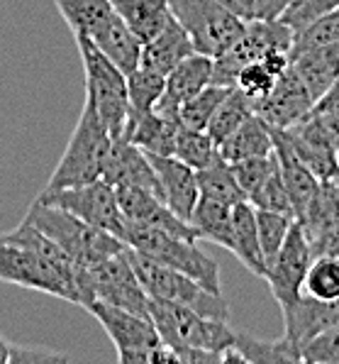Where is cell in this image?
Listing matches in <instances>:
<instances>
[{
	"instance_id": "25",
	"label": "cell",
	"mask_w": 339,
	"mask_h": 364,
	"mask_svg": "<svg viewBox=\"0 0 339 364\" xmlns=\"http://www.w3.org/2000/svg\"><path fill=\"white\" fill-rule=\"evenodd\" d=\"M291 66L305 83L310 96L320 100L339 78V42L300 52L291 59Z\"/></svg>"
},
{
	"instance_id": "52",
	"label": "cell",
	"mask_w": 339,
	"mask_h": 364,
	"mask_svg": "<svg viewBox=\"0 0 339 364\" xmlns=\"http://www.w3.org/2000/svg\"><path fill=\"white\" fill-rule=\"evenodd\" d=\"M337 176H339V147H337Z\"/></svg>"
},
{
	"instance_id": "50",
	"label": "cell",
	"mask_w": 339,
	"mask_h": 364,
	"mask_svg": "<svg viewBox=\"0 0 339 364\" xmlns=\"http://www.w3.org/2000/svg\"><path fill=\"white\" fill-rule=\"evenodd\" d=\"M318 255H339V230H335L325 242L320 245Z\"/></svg>"
},
{
	"instance_id": "1",
	"label": "cell",
	"mask_w": 339,
	"mask_h": 364,
	"mask_svg": "<svg viewBox=\"0 0 339 364\" xmlns=\"http://www.w3.org/2000/svg\"><path fill=\"white\" fill-rule=\"evenodd\" d=\"M76 272L79 264L32 223L0 235V282L79 304Z\"/></svg>"
},
{
	"instance_id": "10",
	"label": "cell",
	"mask_w": 339,
	"mask_h": 364,
	"mask_svg": "<svg viewBox=\"0 0 339 364\" xmlns=\"http://www.w3.org/2000/svg\"><path fill=\"white\" fill-rule=\"evenodd\" d=\"M169 8L174 20L188 32L196 52L213 59L227 52L247 25V20L220 0H169Z\"/></svg>"
},
{
	"instance_id": "27",
	"label": "cell",
	"mask_w": 339,
	"mask_h": 364,
	"mask_svg": "<svg viewBox=\"0 0 339 364\" xmlns=\"http://www.w3.org/2000/svg\"><path fill=\"white\" fill-rule=\"evenodd\" d=\"M232 255L242 262L252 274L264 279L266 262L259 247V232H257V210L249 200L232 205Z\"/></svg>"
},
{
	"instance_id": "36",
	"label": "cell",
	"mask_w": 339,
	"mask_h": 364,
	"mask_svg": "<svg viewBox=\"0 0 339 364\" xmlns=\"http://www.w3.org/2000/svg\"><path fill=\"white\" fill-rule=\"evenodd\" d=\"M303 294L318 301H339V255H315L305 274Z\"/></svg>"
},
{
	"instance_id": "3",
	"label": "cell",
	"mask_w": 339,
	"mask_h": 364,
	"mask_svg": "<svg viewBox=\"0 0 339 364\" xmlns=\"http://www.w3.org/2000/svg\"><path fill=\"white\" fill-rule=\"evenodd\" d=\"M25 220L37 225L44 235H49L71 257V262L79 267L96 264V262L105 259V257L120 255L127 247L115 235L88 225L86 220L71 215L69 210L54 208V205H47L37 198L30 205V210H27Z\"/></svg>"
},
{
	"instance_id": "33",
	"label": "cell",
	"mask_w": 339,
	"mask_h": 364,
	"mask_svg": "<svg viewBox=\"0 0 339 364\" xmlns=\"http://www.w3.org/2000/svg\"><path fill=\"white\" fill-rule=\"evenodd\" d=\"M54 5L71 32L83 37H91L110 15H115L110 0H54Z\"/></svg>"
},
{
	"instance_id": "19",
	"label": "cell",
	"mask_w": 339,
	"mask_h": 364,
	"mask_svg": "<svg viewBox=\"0 0 339 364\" xmlns=\"http://www.w3.org/2000/svg\"><path fill=\"white\" fill-rule=\"evenodd\" d=\"M213 57H205V54H191L181 61L179 66L166 74V86L161 93L159 103L154 105V110L166 117H176L179 120V108L183 100L196 96L200 88L210 86L213 83Z\"/></svg>"
},
{
	"instance_id": "14",
	"label": "cell",
	"mask_w": 339,
	"mask_h": 364,
	"mask_svg": "<svg viewBox=\"0 0 339 364\" xmlns=\"http://www.w3.org/2000/svg\"><path fill=\"white\" fill-rule=\"evenodd\" d=\"M252 105H254V113L264 117L271 127L286 130V127L298 125L300 120H305V117L313 113L315 98L310 96L305 83L300 81L296 69L288 66L276 78V86L269 91V96H264Z\"/></svg>"
},
{
	"instance_id": "38",
	"label": "cell",
	"mask_w": 339,
	"mask_h": 364,
	"mask_svg": "<svg viewBox=\"0 0 339 364\" xmlns=\"http://www.w3.org/2000/svg\"><path fill=\"white\" fill-rule=\"evenodd\" d=\"M230 93V88L225 86H210L200 88L196 96H191L188 100H183L179 108V120L183 127H193V130H205L210 122V117L218 110V105L225 100V96Z\"/></svg>"
},
{
	"instance_id": "17",
	"label": "cell",
	"mask_w": 339,
	"mask_h": 364,
	"mask_svg": "<svg viewBox=\"0 0 339 364\" xmlns=\"http://www.w3.org/2000/svg\"><path fill=\"white\" fill-rule=\"evenodd\" d=\"M103 178L115 188L122 186H132V188H144V191L161 196V183L159 176L154 171L152 161H149V154L142 152L137 144L127 142V139H113L110 144L108 159H105V169H103Z\"/></svg>"
},
{
	"instance_id": "12",
	"label": "cell",
	"mask_w": 339,
	"mask_h": 364,
	"mask_svg": "<svg viewBox=\"0 0 339 364\" xmlns=\"http://www.w3.org/2000/svg\"><path fill=\"white\" fill-rule=\"evenodd\" d=\"M37 200L54 208H64L71 215L86 220L88 225L100 228V230L115 235L118 240L125 242V215L118 203V191L110 186L105 178L91 183H81V186L57 188V191H42Z\"/></svg>"
},
{
	"instance_id": "6",
	"label": "cell",
	"mask_w": 339,
	"mask_h": 364,
	"mask_svg": "<svg viewBox=\"0 0 339 364\" xmlns=\"http://www.w3.org/2000/svg\"><path fill=\"white\" fill-rule=\"evenodd\" d=\"M127 259H130L149 299L193 308L200 316L213 318V321H230V306L222 299V294H213L188 274L176 272V269L159 264L154 259H147V257L137 255L130 247H127Z\"/></svg>"
},
{
	"instance_id": "22",
	"label": "cell",
	"mask_w": 339,
	"mask_h": 364,
	"mask_svg": "<svg viewBox=\"0 0 339 364\" xmlns=\"http://www.w3.org/2000/svg\"><path fill=\"white\" fill-rule=\"evenodd\" d=\"M179 127H181V120L166 117V115L157 113V110H149V113H144V115L127 117L122 139L137 144V147L147 154L174 156Z\"/></svg>"
},
{
	"instance_id": "40",
	"label": "cell",
	"mask_w": 339,
	"mask_h": 364,
	"mask_svg": "<svg viewBox=\"0 0 339 364\" xmlns=\"http://www.w3.org/2000/svg\"><path fill=\"white\" fill-rule=\"evenodd\" d=\"M230 164L232 171H235L237 183H240V188L244 191V198H249L271 173L279 169V159H276L274 152L264 156H247V159L230 161Z\"/></svg>"
},
{
	"instance_id": "8",
	"label": "cell",
	"mask_w": 339,
	"mask_h": 364,
	"mask_svg": "<svg viewBox=\"0 0 339 364\" xmlns=\"http://www.w3.org/2000/svg\"><path fill=\"white\" fill-rule=\"evenodd\" d=\"M76 289H79V306L83 308L93 301H103L140 316H149V296L127 259V247L120 255L105 257L96 264L79 267Z\"/></svg>"
},
{
	"instance_id": "51",
	"label": "cell",
	"mask_w": 339,
	"mask_h": 364,
	"mask_svg": "<svg viewBox=\"0 0 339 364\" xmlns=\"http://www.w3.org/2000/svg\"><path fill=\"white\" fill-rule=\"evenodd\" d=\"M13 343H8V340L0 335V364H10V360H13Z\"/></svg>"
},
{
	"instance_id": "28",
	"label": "cell",
	"mask_w": 339,
	"mask_h": 364,
	"mask_svg": "<svg viewBox=\"0 0 339 364\" xmlns=\"http://www.w3.org/2000/svg\"><path fill=\"white\" fill-rule=\"evenodd\" d=\"M220 154L227 161H240L247 156H264L274 152V130L261 115L252 113L220 144Z\"/></svg>"
},
{
	"instance_id": "42",
	"label": "cell",
	"mask_w": 339,
	"mask_h": 364,
	"mask_svg": "<svg viewBox=\"0 0 339 364\" xmlns=\"http://www.w3.org/2000/svg\"><path fill=\"white\" fill-rule=\"evenodd\" d=\"M247 200L254 205V208L286 213V215L296 218V213H293V205H291V198H288V191H286V183H283L279 169L271 173V176L266 178V181L261 183V186L252 196H249Z\"/></svg>"
},
{
	"instance_id": "24",
	"label": "cell",
	"mask_w": 339,
	"mask_h": 364,
	"mask_svg": "<svg viewBox=\"0 0 339 364\" xmlns=\"http://www.w3.org/2000/svg\"><path fill=\"white\" fill-rule=\"evenodd\" d=\"M88 39H91V42L96 44L100 52L113 61L125 76L132 74V71L142 64L140 37L125 25V20H122L118 13L110 15V18L105 20Z\"/></svg>"
},
{
	"instance_id": "2",
	"label": "cell",
	"mask_w": 339,
	"mask_h": 364,
	"mask_svg": "<svg viewBox=\"0 0 339 364\" xmlns=\"http://www.w3.org/2000/svg\"><path fill=\"white\" fill-rule=\"evenodd\" d=\"M125 245L130 250H135L137 255L147 257V259H154L159 264L188 274L213 294H222L220 264L198 247L196 240L176 237V235H169L159 230V228L127 220Z\"/></svg>"
},
{
	"instance_id": "7",
	"label": "cell",
	"mask_w": 339,
	"mask_h": 364,
	"mask_svg": "<svg viewBox=\"0 0 339 364\" xmlns=\"http://www.w3.org/2000/svg\"><path fill=\"white\" fill-rule=\"evenodd\" d=\"M113 137L98 120L96 110L91 105H83L81 117L76 122V130L71 134L66 152L59 159L52 178L47 181L44 191H57V188L81 186L103 178L105 159H108Z\"/></svg>"
},
{
	"instance_id": "44",
	"label": "cell",
	"mask_w": 339,
	"mask_h": 364,
	"mask_svg": "<svg viewBox=\"0 0 339 364\" xmlns=\"http://www.w3.org/2000/svg\"><path fill=\"white\" fill-rule=\"evenodd\" d=\"M276 78L279 76H276L264 61H252V64H247L240 74H237L235 88H240L252 103H257V100H261L264 96H269V91L276 86Z\"/></svg>"
},
{
	"instance_id": "31",
	"label": "cell",
	"mask_w": 339,
	"mask_h": 364,
	"mask_svg": "<svg viewBox=\"0 0 339 364\" xmlns=\"http://www.w3.org/2000/svg\"><path fill=\"white\" fill-rule=\"evenodd\" d=\"M235 347L242 355V362L252 364H291L303 362V352L298 345L283 335L281 340H259L254 335L235 330Z\"/></svg>"
},
{
	"instance_id": "5",
	"label": "cell",
	"mask_w": 339,
	"mask_h": 364,
	"mask_svg": "<svg viewBox=\"0 0 339 364\" xmlns=\"http://www.w3.org/2000/svg\"><path fill=\"white\" fill-rule=\"evenodd\" d=\"M86 311L103 326L108 338L118 350L120 364H159V362H179L176 352L161 343L159 330L149 316L125 311V308L93 301Z\"/></svg>"
},
{
	"instance_id": "45",
	"label": "cell",
	"mask_w": 339,
	"mask_h": 364,
	"mask_svg": "<svg viewBox=\"0 0 339 364\" xmlns=\"http://www.w3.org/2000/svg\"><path fill=\"white\" fill-rule=\"evenodd\" d=\"M303 362L310 364H339V326L325 330L303 347Z\"/></svg>"
},
{
	"instance_id": "15",
	"label": "cell",
	"mask_w": 339,
	"mask_h": 364,
	"mask_svg": "<svg viewBox=\"0 0 339 364\" xmlns=\"http://www.w3.org/2000/svg\"><path fill=\"white\" fill-rule=\"evenodd\" d=\"M281 132L286 134V139L291 142V147L296 149V154L305 161V166H308L320 181L337 176L339 144H337V139L320 125V120L313 113L305 117V120H300L298 125H291Z\"/></svg>"
},
{
	"instance_id": "41",
	"label": "cell",
	"mask_w": 339,
	"mask_h": 364,
	"mask_svg": "<svg viewBox=\"0 0 339 364\" xmlns=\"http://www.w3.org/2000/svg\"><path fill=\"white\" fill-rule=\"evenodd\" d=\"M335 42H339V8H335L327 15H322L320 20H315L313 25H308L303 32H298L296 39H293L291 59L300 52H308V49L325 47V44H335Z\"/></svg>"
},
{
	"instance_id": "18",
	"label": "cell",
	"mask_w": 339,
	"mask_h": 364,
	"mask_svg": "<svg viewBox=\"0 0 339 364\" xmlns=\"http://www.w3.org/2000/svg\"><path fill=\"white\" fill-rule=\"evenodd\" d=\"M115 191H118V203L122 208L125 220L159 228V230L176 235V237L196 240L198 242V235L191 228V223L181 220V218L164 203V198H159L157 193L144 191V188H132V186H122V188H115Z\"/></svg>"
},
{
	"instance_id": "43",
	"label": "cell",
	"mask_w": 339,
	"mask_h": 364,
	"mask_svg": "<svg viewBox=\"0 0 339 364\" xmlns=\"http://www.w3.org/2000/svg\"><path fill=\"white\" fill-rule=\"evenodd\" d=\"M335 8H339V0H296L291 3L281 15V22H286L293 32H303L308 25H313L315 20H320L322 15L332 13Z\"/></svg>"
},
{
	"instance_id": "35",
	"label": "cell",
	"mask_w": 339,
	"mask_h": 364,
	"mask_svg": "<svg viewBox=\"0 0 339 364\" xmlns=\"http://www.w3.org/2000/svg\"><path fill=\"white\" fill-rule=\"evenodd\" d=\"M166 86V76L149 66H137L132 74H127V98H130V117L144 115L154 110Z\"/></svg>"
},
{
	"instance_id": "49",
	"label": "cell",
	"mask_w": 339,
	"mask_h": 364,
	"mask_svg": "<svg viewBox=\"0 0 339 364\" xmlns=\"http://www.w3.org/2000/svg\"><path fill=\"white\" fill-rule=\"evenodd\" d=\"M222 5L232 10L235 15H240L242 20H257L259 0H220Z\"/></svg>"
},
{
	"instance_id": "11",
	"label": "cell",
	"mask_w": 339,
	"mask_h": 364,
	"mask_svg": "<svg viewBox=\"0 0 339 364\" xmlns=\"http://www.w3.org/2000/svg\"><path fill=\"white\" fill-rule=\"evenodd\" d=\"M296 32L281 20H247L244 32L237 37L227 52L213 61V83L215 86L235 88L237 74L252 61H261L274 52L293 54Z\"/></svg>"
},
{
	"instance_id": "4",
	"label": "cell",
	"mask_w": 339,
	"mask_h": 364,
	"mask_svg": "<svg viewBox=\"0 0 339 364\" xmlns=\"http://www.w3.org/2000/svg\"><path fill=\"white\" fill-rule=\"evenodd\" d=\"M79 44L83 74H86V103L96 110L98 120L113 139L122 137L130 117L127 76L83 35H74Z\"/></svg>"
},
{
	"instance_id": "16",
	"label": "cell",
	"mask_w": 339,
	"mask_h": 364,
	"mask_svg": "<svg viewBox=\"0 0 339 364\" xmlns=\"http://www.w3.org/2000/svg\"><path fill=\"white\" fill-rule=\"evenodd\" d=\"M283 313V335L293 345L303 347L322 335L325 330L339 326V301H318L303 294L300 299L281 306Z\"/></svg>"
},
{
	"instance_id": "47",
	"label": "cell",
	"mask_w": 339,
	"mask_h": 364,
	"mask_svg": "<svg viewBox=\"0 0 339 364\" xmlns=\"http://www.w3.org/2000/svg\"><path fill=\"white\" fill-rule=\"evenodd\" d=\"M35 362H66V355H59V352H35L22 345L13 347V360H10V364H35Z\"/></svg>"
},
{
	"instance_id": "13",
	"label": "cell",
	"mask_w": 339,
	"mask_h": 364,
	"mask_svg": "<svg viewBox=\"0 0 339 364\" xmlns=\"http://www.w3.org/2000/svg\"><path fill=\"white\" fill-rule=\"evenodd\" d=\"M313 259H315V252H313V245H310L308 235H305L303 225H300L298 220H293L279 255L266 267V274H264L276 304L286 306L303 296L305 274H308V267Z\"/></svg>"
},
{
	"instance_id": "30",
	"label": "cell",
	"mask_w": 339,
	"mask_h": 364,
	"mask_svg": "<svg viewBox=\"0 0 339 364\" xmlns=\"http://www.w3.org/2000/svg\"><path fill=\"white\" fill-rule=\"evenodd\" d=\"M191 228L198 240H208L225 250H232V205L200 196L191 213Z\"/></svg>"
},
{
	"instance_id": "48",
	"label": "cell",
	"mask_w": 339,
	"mask_h": 364,
	"mask_svg": "<svg viewBox=\"0 0 339 364\" xmlns=\"http://www.w3.org/2000/svg\"><path fill=\"white\" fill-rule=\"evenodd\" d=\"M291 3H296V0H259L257 20H279Z\"/></svg>"
},
{
	"instance_id": "37",
	"label": "cell",
	"mask_w": 339,
	"mask_h": 364,
	"mask_svg": "<svg viewBox=\"0 0 339 364\" xmlns=\"http://www.w3.org/2000/svg\"><path fill=\"white\" fill-rule=\"evenodd\" d=\"M220 154L218 144L213 142L205 130H193V127H179V134H176V147H174V156L181 159L183 164H188L191 169H205L208 164H213V159Z\"/></svg>"
},
{
	"instance_id": "23",
	"label": "cell",
	"mask_w": 339,
	"mask_h": 364,
	"mask_svg": "<svg viewBox=\"0 0 339 364\" xmlns=\"http://www.w3.org/2000/svg\"><path fill=\"white\" fill-rule=\"evenodd\" d=\"M298 223L303 225L310 245H313V252L318 255L320 245L335 230H339V176L320 181L318 191L303 215L298 218Z\"/></svg>"
},
{
	"instance_id": "9",
	"label": "cell",
	"mask_w": 339,
	"mask_h": 364,
	"mask_svg": "<svg viewBox=\"0 0 339 364\" xmlns=\"http://www.w3.org/2000/svg\"><path fill=\"white\" fill-rule=\"evenodd\" d=\"M149 318L159 330V338L174 352L186 347H203L210 352H222L235 345V330L227 326V321H213L196 313L193 308L166 304V301L149 299Z\"/></svg>"
},
{
	"instance_id": "34",
	"label": "cell",
	"mask_w": 339,
	"mask_h": 364,
	"mask_svg": "<svg viewBox=\"0 0 339 364\" xmlns=\"http://www.w3.org/2000/svg\"><path fill=\"white\" fill-rule=\"evenodd\" d=\"M252 113H254L252 100L244 96L240 88H230V93H227L225 100H222L218 105V110L213 113V117H210L205 132H208L210 137H213V142L220 147Z\"/></svg>"
},
{
	"instance_id": "29",
	"label": "cell",
	"mask_w": 339,
	"mask_h": 364,
	"mask_svg": "<svg viewBox=\"0 0 339 364\" xmlns=\"http://www.w3.org/2000/svg\"><path fill=\"white\" fill-rule=\"evenodd\" d=\"M110 3L142 44L157 37L174 18L169 0H110Z\"/></svg>"
},
{
	"instance_id": "26",
	"label": "cell",
	"mask_w": 339,
	"mask_h": 364,
	"mask_svg": "<svg viewBox=\"0 0 339 364\" xmlns=\"http://www.w3.org/2000/svg\"><path fill=\"white\" fill-rule=\"evenodd\" d=\"M196 54L191 37L174 18L169 20V25L159 32L157 37H152L149 42L142 44V66L159 71V74H169L174 66H179L183 59Z\"/></svg>"
},
{
	"instance_id": "21",
	"label": "cell",
	"mask_w": 339,
	"mask_h": 364,
	"mask_svg": "<svg viewBox=\"0 0 339 364\" xmlns=\"http://www.w3.org/2000/svg\"><path fill=\"white\" fill-rule=\"evenodd\" d=\"M274 130V154L279 159V171L281 178L286 183L288 198H291L293 213H296V220L305 213L308 203L313 200L315 191L320 186V178L305 166V161L296 154V149L291 147V142L286 139L279 127H271Z\"/></svg>"
},
{
	"instance_id": "46",
	"label": "cell",
	"mask_w": 339,
	"mask_h": 364,
	"mask_svg": "<svg viewBox=\"0 0 339 364\" xmlns=\"http://www.w3.org/2000/svg\"><path fill=\"white\" fill-rule=\"evenodd\" d=\"M313 115L320 120V125L325 127L339 144V78L332 83V88L325 93L320 100H315Z\"/></svg>"
},
{
	"instance_id": "39",
	"label": "cell",
	"mask_w": 339,
	"mask_h": 364,
	"mask_svg": "<svg viewBox=\"0 0 339 364\" xmlns=\"http://www.w3.org/2000/svg\"><path fill=\"white\" fill-rule=\"evenodd\" d=\"M257 210V232H259V247L261 255H264L266 267L274 262V257L279 255L283 240H286L288 230H291L293 215H286V213H276V210Z\"/></svg>"
},
{
	"instance_id": "20",
	"label": "cell",
	"mask_w": 339,
	"mask_h": 364,
	"mask_svg": "<svg viewBox=\"0 0 339 364\" xmlns=\"http://www.w3.org/2000/svg\"><path fill=\"white\" fill-rule=\"evenodd\" d=\"M149 161H152L154 171H157V176H159L164 203L169 205L181 220L188 223L191 220V213L200 198L196 169L183 164V161L176 159V156L149 154Z\"/></svg>"
},
{
	"instance_id": "32",
	"label": "cell",
	"mask_w": 339,
	"mask_h": 364,
	"mask_svg": "<svg viewBox=\"0 0 339 364\" xmlns=\"http://www.w3.org/2000/svg\"><path fill=\"white\" fill-rule=\"evenodd\" d=\"M196 178H198V191L203 198H213V200H220V203H227V205H235V203L247 200L244 198V191L240 188V183H237V178H235L232 164L222 154L215 156L213 164H208L205 169L196 171Z\"/></svg>"
}]
</instances>
